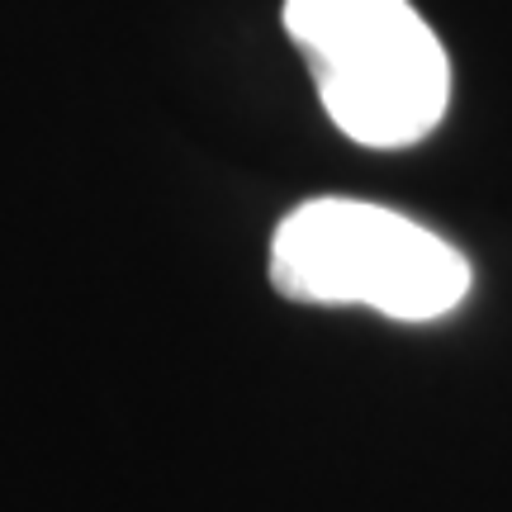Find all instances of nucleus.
Instances as JSON below:
<instances>
[{"label": "nucleus", "instance_id": "obj_1", "mask_svg": "<svg viewBox=\"0 0 512 512\" xmlns=\"http://www.w3.org/2000/svg\"><path fill=\"white\" fill-rule=\"evenodd\" d=\"M328 119L361 147L422 143L451 105V62L408 0H285Z\"/></svg>", "mask_w": 512, "mask_h": 512}, {"label": "nucleus", "instance_id": "obj_2", "mask_svg": "<svg viewBox=\"0 0 512 512\" xmlns=\"http://www.w3.org/2000/svg\"><path fill=\"white\" fill-rule=\"evenodd\" d=\"M271 285L294 304H366L399 323H432L470 294V261L384 204L328 195L280 219Z\"/></svg>", "mask_w": 512, "mask_h": 512}]
</instances>
